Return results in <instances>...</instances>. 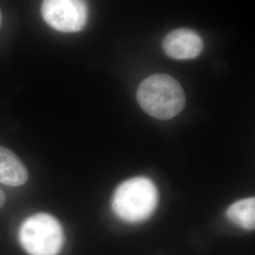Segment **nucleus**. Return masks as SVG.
I'll use <instances>...</instances> for the list:
<instances>
[{"label": "nucleus", "mask_w": 255, "mask_h": 255, "mask_svg": "<svg viewBox=\"0 0 255 255\" xmlns=\"http://www.w3.org/2000/svg\"><path fill=\"white\" fill-rule=\"evenodd\" d=\"M228 219L246 230H254L255 226V199L249 198L235 202L227 211Z\"/></svg>", "instance_id": "obj_7"}, {"label": "nucleus", "mask_w": 255, "mask_h": 255, "mask_svg": "<svg viewBox=\"0 0 255 255\" xmlns=\"http://www.w3.org/2000/svg\"><path fill=\"white\" fill-rule=\"evenodd\" d=\"M41 11L48 26L66 33L82 30L88 18L85 0H44Z\"/></svg>", "instance_id": "obj_4"}, {"label": "nucleus", "mask_w": 255, "mask_h": 255, "mask_svg": "<svg viewBox=\"0 0 255 255\" xmlns=\"http://www.w3.org/2000/svg\"><path fill=\"white\" fill-rule=\"evenodd\" d=\"M163 48L165 54L175 60H191L201 54L203 41L191 29L180 28L164 38Z\"/></svg>", "instance_id": "obj_5"}, {"label": "nucleus", "mask_w": 255, "mask_h": 255, "mask_svg": "<svg viewBox=\"0 0 255 255\" xmlns=\"http://www.w3.org/2000/svg\"><path fill=\"white\" fill-rule=\"evenodd\" d=\"M19 240L28 255H57L64 245V231L54 217L40 213L25 219Z\"/></svg>", "instance_id": "obj_3"}, {"label": "nucleus", "mask_w": 255, "mask_h": 255, "mask_svg": "<svg viewBox=\"0 0 255 255\" xmlns=\"http://www.w3.org/2000/svg\"><path fill=\"white\" fill-rule=\"evenodd\" d=\"M137 100L146 114L161 120L173 119L185 104L181 84L164 74L152 75L141 82Z\"/></svg>", "instance_id": "obj_1"}, {"label": "nucleus", "mask_w": 255, "mask_h": 255, "mask_svg": "<svg viewBox=\"0 0 255 255\" xmlns=\"http://www.w3.org/2000/svg\"><path fill=\"white\" fill-rule=\"evenodd\" d=\"M6 202V195L5 193L0 189V209L3 207V205Z\"/></svg>", "instance_id": "obj_8"}, {"label": "nucleus", "mask_w": 255, "mask_h": 255, "mask_svg": "<svg viewBox=\"0 0 255 255\" xmlns=\"http://www.w3.org/2000/svg\"><path fill=\"white\" fill-rule=\"evenodd\" d=\"M28 180L26 165L10 149L0 146V183L9 186L24 185Z\"/></svg>", "instance_id": "obj_6"}, {"label": "nucleus", "mask_w": 255, "mask_h": 255, "mask_svg": "<svg viewBox=\"0 0 255 255\" xmlns=\"http://www.w3.org/2000/svg\"><path fill=\"white\" fill-rule=\"evenodd\" d=\"M158 203V190L145 177H135L122 182L113 196L112 205L119 219L137 223L148 219Z\"/></svg>", "instance_id": "obj_2"}, {"label": "nucleus", "mask_w": 255, "mask_h": 255, "mask_svg": "<svg viewBox=\"0 0 255 255\" xmlns=\"http://www.w3.org/2000/svg\"><path fill=\"white\" fill-rule=\"evenodd\" d=\"M1 20H2V16H1V10H0V26H1Z\"/></svg>", "instance_id": "obj_9"}]
</instances>
